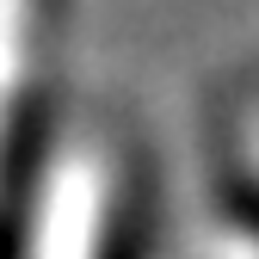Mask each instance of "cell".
Segmentation results:
<instances>
[{
	"instance_id": "6da1fadb",
	"label": "cell",
	"mask_w": 259,
	"mask_h": 259,
	"mask_svg": "<svg viewBox=\"0 0 259 259\" xmlns=\"http://www.w3.org/2000/svg\"><path fill=\"white\" fill-rule=\"evenodd\" d=\"M148 185L136 160L105 142H74L50 167L31 222V259H142Z\"/></svg>"
},
{
	"instance_id": "7a4b0ae2",
	"label": "cell",
	"mask_w": 259,
	"mask_h": 259,
	"mask_svg": "<svg viewBox=\"0 0 259 259\" xmlns=\"http://www.w3.org/2000/svg\"><path fill=\"white\" fill-rule=\"evenodd\" d=\"M56 25L62 0H0V204L37 148V99Z\"/></svg>"
},
{
	"instance_id": "3957f363",
	"label": "cell",
	"mask_w": 259,
	"mask_h": 259,
	"mask_svg": "<svg viewBox=\"0 0 259 259\" xmlns=\"http://www.w3.org/2000/svg\"><path fill=\"white\" fill-rule=\"evenodd\" d=\"M222 173H229V210L259 216V74L241 80L222 105Z\"/></svg>"
}]
</instances>
